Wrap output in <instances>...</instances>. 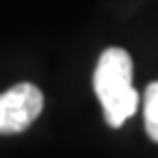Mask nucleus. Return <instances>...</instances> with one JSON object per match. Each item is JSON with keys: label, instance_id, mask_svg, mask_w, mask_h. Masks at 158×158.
I'll return each mask as SVG.
<instances>
[{"label": "nucleus", "instance_id": "nucleus-1", "mask_svg": "<svg viewBox=\"0 0 158 158\" xmlns=\"http://www.w3.org/2000/svg\"><path fill=\"white\" fill-rule=\"evenodd\" d=\"M132 57L125 48H106L94 68L92 86L110 127H121L136 112L141 97L132 86Z\"/></svg>", "mask_w": 158, "mask_h": 158}, {"label": "nucleus", "instance_id": "nucleus-2", "mask_svg": "<svg viewBox=\"0 0 158 158\" xmlns=\"http://www.w3.org/2000/svg\"><path fill=\"white\" fill-rule=\"evenodd\" d=\"M44 108V94L33 84H15L0 94V134L24 132Z\"/></svg>", "mask_w": 158, "mask_h": 158}, {"label": "nucleus", "instance_id": "nucleus-3", "mask_svg": "<svg viewBox=\"0 0 158 158\" xmlns=\"http://www.w3.org/2000/svg\"><path fill=\"white\" fill-rule=\"evenodd\" d=\"M143 118L145 132L154 143H158V81H152L143 94Z\"/></svg>", "mask_w": 158, "mask_h": 158}]
</instances>
